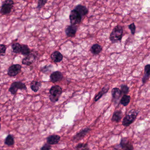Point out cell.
Listing matches in <instances>:
<instances>
[{
  "label": "cell",
  "mask_w": 150,
  "mask_h": 150,
  "mask_svg": "<svg viewBox=\"0 0 150 150\" xmlns=\"http://www.w3.org/2000/svg\"><path fill=\"white\" fill-rule=\"evenodd\" d=\"M61 139V137L58 135H50L46 138L47 144L50 145H54L58 144Z\"/></svg>",
  "instance_id": "cell-13"
},
{
  "label": "cell",
  "mask_w": 150,
  "mask_h": 150,
  "mask_svg": "<svg viewBox=\"0 0 150 150\" xmlns=\"http://www.w3.org/2000/svg\"><path fill=\"white\" fill-rule=\"evenodd\" d=\"M12 50L13 52L16 53H21V45L19 43H15L11 45Z\"/></svg>",
  "instance_id": "cell-25"
},
{
  "label": "cell",
  "mask_w": 150,
  "mask_h": 150,
  "mask_svg": "<svg viewBox=\"0 0 150 150\" xmlns=\"http://www.w3.org/2000/svg\"><path fill=\"white\" fill-rule=\"evenodd\" d=\"M139 112V110H138L132 109L129 110L123 119L122 121V125L125 127L131 125L137 119Z\"/></svg>",
  "instance_id": "cell-1"
},
{
  "label": "cell",
  "mask_w": 150,
  "mask_h": 150,
  "mask_svg": "<svg viewBox=\"0 0 150 150\" xmlns=\"http://www.w3.org/2000/svg\"><path fill=\"white\" fill-rule=\"evenodd\" d=\"M128 28H129V29L131 30L132 34V35H134L135 34V32H136V27L135 23H132L131 24L128 26Z\"/></svg>",
  "instance_id": "cell-31"
},
{
  "label": "cell",
  "mask_w": 150,
  "mask_h": 150,
  "mask_svg": "<svg viewBox=\"0 0 150 150\" xmlns=\"http://www.w3.org/2000/svg\"><path fill=\"white\" fill-rule=\"evenodd\" d=\"M42 83L37 81H34L30 84V88L35 93L37 92L42 87Z\"/></svg>",
  "instance_id": "cell-21"
},
{
  "label": "cell",
  "mask_w": 150,
  "mask_h": 150,
  "mask_svg": "<svg viewBox=\"0 0 150 150\" xmlns=\"http://www.w3.org/2000/svg\"><path fill=\"white\" fill-rule=\"evenodd\" d=\"M110 89V86L109 85H106L102 88L101 90L98 93L96 96L94 98V101L97 102L99 100L104 94L107 93Z\"/></svg>",
  "instance_id": "cell-14"
},
{
  "label": "cell",
  "mask_w": 150,
  "mask_h": 150,
  "mask_svg": "<svg viewBox=\"0 0 150 150\" xmlns=\"http://www.w3.org/2000/svg\"><path fill=\"white\" fill-rule=\"evenodd\" d=\"M52 146L50 145L49 144H45L41 148V150H51Z\"/></svg>",
  "instance_id": "cell-32"
},
{
  "label": "cell",
  "mask_w": 150,
  "mask_h": 150,
  "mask_svg": "<svg viewBox=\"0 0 150 150\" xmlns=\"http://www.w3.org/2000/svg\"><path fill=\"white\" fill-rule=\"evenodd\" d=\"M120 90L122 93V94L124 95H127L129 93V88L127 85L122 84L121 85Z\"/></svg>",
  "instance_id": "cell-27"
},
{
  "label": "cell",
  "mask_w": 150,
  "mask_h": 150,
  "mask_svg": "<svg viewBox=\"0 0 150 150\" xmlns=\"http://www.w3.org/2000/svg\"><path fill=\"white\" fill-rule=\"evenodd\" d=\"M14 5V1L12 0H6L3 1L0 10V13L2 15H6L10 13Z\"/></svg>",
  "instance_id": "cell-5"
},
{
  "label": "cell",
  "mask_w": 150,
  "mask_h": 150,
  "mask_svg": "<svg viewBox=\"0 0 150 150\" xmlns=\"http://www.w3.org/2000/svg\"><path fill=\"white\" fill-rule=\"evenodd\" d=\"M115 150H134V146L127 138L122 137L120 144L115 146Z\"/></svg>",
  "instance_id": "cell-4"
},
{
  "label": "cell",
  "mask_w": 150,
  "mask_h": 150,
  "mask_svg": "<svg viewBox=\"0 0 150 150\" xmlns=\"http://www.w3.org/2000/svg\"><path fill=\"white\" fill-rule=\"evenodd\" d=\"M131 97L130 96L124 95L120 100V103L124 107L128 106L130 102Z\"/></svg>",
  "instance_id": "cell-23"
},
{
  "label": "cell",
  "mask_w": 150,
  "mask_h": 150,
  "mask_svg": "<svg viewBox=\"0 0 150 150\" xmlns=\"http://www.w3.org/2000/svg\"><path fill=\"white\" fill-rule=\"evenodd\" d=\"M1 123H0V130H1Z\"/></svg>",
  "instance_id": "cell-33"
},
{
  "label": "cell",
  "mask_w": 150,
  "mask_h": 150,
  "mask_svg": "<svg viewBox=\"0 0 150 150\" xmlns=\"http://www.w3.org/2000/svg\"><path fill=\"white\" fill-rule=\"evenodd\" d=\"M52 65H46L43 67L41 70V71L44 74H48L51 71L52 67Z\"/></svg>",
  "instance_id": "cell-28"
},
{
  "label": "cell",
  "mask_w": 150,
  "mask_h": 150,
  "mask_svg": "<svg viewBox=\"0 0 150 150\" xmlns=\"http://www.w3.org/2000/svg\"><path fill=\"white\" fill-rule=\"evenodd\" d=\"M21 68L20 64L12 65L8 70V74L10 77H15L21 72Z\"/></svg>",
  "instance_id": "cell-9"
},
{
  "label": "cell",
  "mask_w": 150,
  "mask_h": 150,
  "mask_svg": "<svg viewBox=\"0 0 150 150\" xmlns=\"http://www.w3.org/2000/svg\"><path fill=\"white\" fill-rule=\"evenodd\" d=\"M123 30L122 27L120 25L116 26L110 36V40L112 43L116 42L121 41L122 38Z\"/></svg>",
  "instance_id": "cell-3"
},
{
  "label": "cell",
  "mask_w": 150,
  "mask_h": 150,
  "mask_svg": "<svg viewBox=\"0 0 150 150\" xmlns=\"http://www.w3.org/2000/svg\"><path fill=\"white\" fill-rule=\"evenodd\" d=\"M1 121V117H0V122Z\"/></svg>",
  "instance_id": "cell-34"
},
{
  "label": "cell",
  "mask_w": 150,
  "mask_h": 150,
  "mask_svg": "<svg viewBox=\"0 0 150 150\" xmlns=\"http://www.w3.org/2000/svg\"><path fill=\"white\" fill-rule=\"evenodd\" d=\"M111 95H112V98L115 101L119 100L122 95L121 90L117 88H112L111 90Z\"/></svg>",
  "instance_id": "cell-18"
},
{
  "label": "cell",
  "mask_w": 150,
  "mask_h": 150,
  "mask_svg": "<svg viewBox=\"0 0 150 150\" xmlns=\"http://www.w3.org/2000/svg\"><path fill=\"white\" fill-rule=\"evenodd\" d=\"M122 112L121 110H116L113 113V116L111 119V121L118 123L122 119Z\"/></svg>",
  "instance_id": "cell-17"
},
{
  "label": "cell",
  "mask_w": 150,
  "mask_h": 150,
  "mask_svg": "<svg viewBox=\"0 0 150 150\" xmlns=\"http://www.w3.org/2000/svg\"><path fill=\"white\" fill-rule=\"evenodd\" d=\"M5 144L7 145L8 146H13L14 145V138L13 135H11V134H8L7 136L6 137L5 139Z\"/></svg>",
  "instance_id": "cell-22"
},
{
  "label": "cell",
  "mask_w": 150,
  "mask_h": 150,
  "mask_svg": "<svg viewBox=\"0 0 150 150\" xmlns=\"http://www.w3.org/2000/svg\"><path fill=\"white\" fill-rule=\"evenodd\" d=\"M19 89L27 90L26 85L21 81H15L12 83L8 91L12 94L16 95Z\"/></svg>",
  "instance_id": "cell-6"
},
{
  "label": "cell",
  "mask_w": 150,
  "mask_h": 150,
  "mask_svg": "<svg viewBox=\"0 0 150 150\" xmlns=\"http://www.w3.org/2000/svg\"><path fill=\"white\" fill-rule=\"evenodd\" d=\"M51 58L55 63H60L63 60V56L59 52L57 51L52 54Z\"/></svg>",
  "instance_id": "cell-15"
},
{
  "label": "cell",
  "mask_w": 150,
  "mask_h": 150,
  "mask_svg": "<svg viewBox=\"0 0 150 150\" xmlns=\"http://www.w3.org/2000/svg\"><path fill=\"white\" fill-rule=\"evenodd\" d=\"M74 9L79 12L81 17L85 16L88 13V10L87 7L81 5L76 6Z\"/></svg>",
  "instance_id": "cell-16"
},
{
  "label": "cell",
  "mask_w": 150,
  "mask_h": 150,
  "mask_svg": "<svg viewBox=\"0 0 150 150\" xmlns=\"http://www.w3.org/2000/svg\"><path fill=\"white\" fill-rule=\"evenodd\" d=\"M69 18H70L71 25H73V26H76L78 24H79L82 19V17L81 16L80 14L75 9L71 10L70 13Z\"/></svg>",
  "instance_id": "cell-7"
},
{
  "label": "cell",
  "mask_w": 150,
  "mask_h": 150,
  "mask_svg": "<svg viewBox=\"0 0 150 150\" xmlns=\"http://www.w3.org/2000/svg\"><path fill=\"white\" fill-rule=\"evenodd\" d=\"M31 53V51L28 45H21V54L24 56H28Z\"/></svg>",
  "instance_id": "cell-24"
},
{
  "label": "cell",
  "mask_w": 150,
  "mask_h": 150,
  "mask_svg": "<svg viewBox=\"0 0 150 150\" xmlns=\"http://www.w3.org/2000/svg\"><path fill=\"white\" fill-rule=\"evenodd\" d=\"M150 65L147 64L144 67V76L142 78V82L144 84L150 78Z\"/></svg>",
  "instance_id": "cell-19"
},
{
  "label": "cell",
  "mask_w": 150,
  "mask_h": 150,
  "mask_svg": "<svg viewBox=\"0 0 150 150\" xmlns=\"http://www.w3.org/2000/svg\"><path fill=\"white\" fill-rule=\"evenodd\" d=\"M90 50L94 55H98L102 50V47L98 44H95L92 45Z\"/></svg>",
  "instance_id": "cell-20"
},
{
  "label": "cell",
  "mask_w": 150,
  "mask_h": 150,
  "mask_svg": "<svg viewBox=\"0 0 150 150\" xmlns=\"http://www.w3.org/2000/svg\"><path fill=\"white\" fill-rule=\"evenodd\" d=\"M91 131V129L88 127H86L83 129L79 132L76 135H74L72 138V140L74 142H79L82 140Z\"/></svg>",
  "instance_id": "cell-8"
},
{
  "label": "cell",
  "mask_w": 150,
  "mask_h": 150,
  "mask_svg": "<svg viewBox=\"0 0 150 150\" xmlns=\"http://www.w3.org/2000/svg\"></svg>",
  "instance_id": "cell-35"
},
{
  "label": "cell",
  "mask_w": 150,
  "mask_h": 150,
  "mask_svg": "<svg viewBox=\"0 0 150 150\" xmlns=\"http://www.w3.org/2000/svg\"><path fill=\"white\" fill-rule=\"evenodd\" d=\"M62 89L59 86L56 85L51 88L49 96L51 102L53 103L57 102L59 100L62 93Z\"/></svg>",
  "instance_id": "cell-2"
},
{
  "label": "cell",
  "mask_w": 150,
  "mask_h": 150,
  "mask_svg": "<svg viewBox=\"0 0 150 150\" xmlns=\"http://www.w3.org/2000/svg\"><path fill=\"white\" fill-rule=\"evenodd\" d=\"M47 2H48V1L46 0H39L38 1V4L37 8L40 9L42 8L45 6V4L47 3Z\"/></svg>",
  "instance_id": "cell-30"
},
{
  "label": "cell",
  "mask_w": 150,
  "mask_h": 150,
  "mask_svg": "<svg viewBox=\"0 0 150 150\" xmlns=\"http://www.w3.org/2000/svg\"><path fill=\"white\" fill-rule=\"evenodd\" d=\"M78 30V27L76 26L70 25L66 28L65 34L68 37H74L76 35Z\"/></svg>",
  "instance_id": "cell-12"
},
{
  "label": "cell",
  "mask_w": 150,
  "mask_h": 150,
  "mask_svg": "<svg viewBox=\"0 0 150 150\" xmlns=\"http://www.w3.org/2000/svg\"><path fill=\"white\" fill-rule=\"evenodd\" d=\"M63 79V74L59 71L53 72L50 76V79L51 82L53 83L58 82L62 80Z\"/></svg>",
  "instance_id": "cell-10"
},
{
  "label": "cell",
  "mask_w": 150,
  "mask_h": 150,
  "mask_svg": "<svg viewBox=\"0 0 150 150\" xmlns=\"http://www.w3.org/2000/svg\"><path fill=\"white\" fill-rule=\"evenodd\" d=\"M6 45L3 44H0V56L3 57L6 55Z\"/></svg>",
  "instance_id": "cell-29"
},
{
  "label": "cell",
  "mask_w": 150,
  "mask_h": 150,
  "mask_svg": "<svg viewBox=\"0 0 150 150\" xmlns=\"http://www.w3.org/2000/svg\"><path fill=\"white\" fill-rule=\"evenodd\" d=\"M76 150H91L87 143H79L75 146Z\"/></svg>",
  "instance_id": "cell-26"
},
{
  "label": "cell",
  "mask_w": 150,
  "mask_h": 150,
  "mask_svg": "<svg viewBox=\"0 0 150 150\" xmlns=\"http://www.w3.org/2000/svg\"><path fill=\"white\" fill-rule=\"evenodd\" d=\"M36 56L34 53H30L29 55L25 57L22 60L23 64L30 66L32 64L36 59Z\"/></svg>",
  "instance_id": "cell-11"
}]
</instances>
